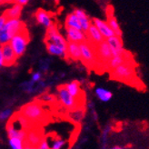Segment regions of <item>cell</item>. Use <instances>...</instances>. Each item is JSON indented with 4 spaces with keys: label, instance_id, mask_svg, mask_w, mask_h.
<instances>
[{
    "label": "cell",
    "instance_id": "cell-1",
    "mask_svg": "<svg viewBox=\"0 0 149 149\" xmlns=\"http://www.w3.org/2000/svg\"><path fill=\"white\" fill-rule=\"evenodd\" d=\"M19 113L28 119L31 123H37L45 119L46 113L38 101H33L25 105L21 108Z\"/></svg>",
    "mask_w": 149,
    "mask_h": 149
},
{
    "label": "cell",
    "instance_id": "cell-2",
    "mask_svg": "<svg viewBox=\"0 0 149 149\" xmlns=\"http://www.w3.org/2000/svg\"><path fill=\"white\" fill-rule=\"evenodd\" d=\"M110 76L112 78L122 81V82H129L133 81L136 77V73L135 66L131 62L125 63L116 66V68L110 70Z\"/></svg>",
    "mask_w": 149,
    "mask_h": 149
},
{
    "label": "cell",
    "instance_id": "cell-3",
    "mask_svg": "<svg viewBox=\"0 0 149 149\" xmlns=\"http://www.w3.org/2000/svg\"><path fill=\"white\" fill-rule=\"evenodd\" d=\"M29 41H30V35L26 27L17 35H15L10 39L9 44L17 57H20L25 54Z\"/></svg>",
    "mask_w": 149,
    "mask_h": 149
},
{
    "label": "cell",
    "instance_id": "cell-4",
    "mask_svg": "<svg viewBox=\"0 0 149 149\" xmlns=\"http://www.w3.org/2000/svg\"><path fill=\"white\" fill-rule=\"evenodd\" d=\"M79 45L81 50V62L87 68H93L97 65L94 50V45L87 40L79 43Z\"/></svg>",
    "mask_w": 149,
    "mask_h": 149
},
{
    "label": "cell",
    "instance_id": "cell-5",
    "mask_svg": "<svg viewBox=\"0 0 149 149\" xmlns=\"http://www.w3.org/2000/svg\"><path fill=\"white\" fill-rule=\"evenodd\" d=\"M57 96L60 104L66 109L74 110L80 107L81 102H79L77 98H74L68 93L65 85L57 86Z\"/></svg>",
    "mask_w": 149,
    "mask_h": 149
},
{
    "label": "cell",
    "instance_id": "cell-6",
    "mask_svg": "<svg viewBox=\"0 0 149 149\" xmlns=\"http://www.w3.org/2000/svg\"><path fill=\"white\" fill-rule=\"evenodd\" d=\"M93 45H94V50L96 57V64H102L107 66L108 61L112 57V52L107 40L104 39L102 42L98 44L95 45L93 44Z\"/></svg>",
    "mask_w": 149,
    "mask_h": 149
},
{
    "label": "cell",
    "instance_id": "cell-7",
    "mask_svg": "<svg viewBox=\"0 0 149 149\" xmlns=\"http://www.w3.org/2000/svg\"><path fill=\"white\" fill-rule=\"evenodd\" d=\"M45 42H50V43L56 44L65 50H66V47H68V41H66L65 37L59 33L58 28L55 23L52 26H50L48 28H47Z\"/></svg>",
    "mask_w": 149,
    "mask_h": 149
},
{
    "label": "cell",
    "instance_id": "cell-8",
    "mask_svg": "<svg viewBox=\"0 0 149 149\" xmlns=\"http://www.w3.org/2000/svg\"><path fill=\"white\" fill-rule=\"evenodd\" d=\"M123 37L113 36L109 37V38L106 39L107 44L109 45L111 52H112V56H117V55H126L129 54V52L124 48V43H123Z\"/></svg>",
    "mask_w": 149,
    "mask_h": 149
},
{
    "label": "cell",
    "instance_id": "cell-9",
    "mask_svg": "<svg viewBox=\"0 0 149 149\" xmlns=\"http://www.w3.org/2000/svg\"><path fill=\"white\" fill-rule=\"evenodd\" d=\"M6 33L8 34L10 36V38L19 33L20 31L23 30L24 28H26V25L23 21H21L19 18H15V19H7L5 26L3 27Z\"/></svg>",
    "mask_w": 149,
    "mask_h": 149
},
{
    "label": "cell",
    "instance_id": "cell-10",
    "mask_svg": "<svg viewBox=\"0 0 149 149\" xmlns=\"http://www.w3.org/2000/svg\"><path fill=\"white\" fill-rule=\"evenodd\" d=\"M0 48H1V51H2L5 66H11L17 63L18 57L15 54V52L9 43H6L5 45L0 46Z\"/></svg>",
    "mask_w": 149,
    "mask_h": 149
},
{
    "label": "cell",
    "instance_id": "cell-11",
    "mask_svg": "<svg viewBox=\"0 0 149 149\" xmlns=\"http://www.w3.org/2000/svg\"><path fill=\"white\" fill-rule=\"evenodd\" d=\"M91 21H92V24L97 27V29L100 31V33L102 34L103 37L105 39H107L109 37L115 36L113 30L111 29V27L109 26L107 21L102 20L100 18H96V17L92 18Z\"/></svg>",
    "mask_w": 149,
    "mask_h": 149
},
{
    "label": "cell",
    "instance_id": "cell-12",
    "mask_svg": "<svg viewBox=\"0 0 149 149\" xmlns=\"http://www.w3.org/2000/svg\"><path fill=\"white\" fill-rule=\"evenodd\" d=\"M44 139L43 135L37 130H29L26 132V136L25 138V146L36 147L38 146L41 141Z\"/></svg>",
    "mask_w": 149,
    "mask_h": 149
},
{
    "label": "cell",
    "instance_id": "cell-13",
    "mask_svg": "<svg viewBox=\"0 0 149 149\" xmlns=\"http://www.w3.org/2000/svg\"><path fill=\"white\" fill-rule=\"evenodd\" d=\"M35 17H36V20L37 23L45 26L46 28H48L50 26L54 24V21H53V18H52L51 14L42 8H39L35 13Z\"/></svg>",
    "mask_w": 149,
    "mask_h": 149
},
{
    "label": "cell",
    "instance_id": "cell-14",
    "mask_svg": "<svg viewBox=\"0 0 149 149\" xmlns=\"http://www.w3.org/2000/svg\"><path fill=\"white\" fill-rule=\"evenodd\" d=\"M66 41L82 43L86 40V35L84 31L77 28H66Z\"/></svg>",
    "mask_w": 149,
    "mask_h": 149
},
{
    "label": "cell",
    "instance_id": "cell-15",
    "mask_svg": "<svg viewBox=\"0 0 149 149\" xmlns=\"http://www.w3.org/2000/svg\"><path fill=\"white\" fill-rule=\"evenodd\" d=\"M66 55H68V59H71L73 61H81V50L79 43L68 42Z\"/></svg>",
    "mask_w": 149,
    "mask_h": 149
},
{
    "label": "cell",
    "instance_id": "cell-16",
    "mask_svg": "<svg viewBox=\"0 0 149 149\" xmlns=\"http://www.w3.org/2000/svg\"><path fill=\"white\" fill-rule=\"evenodd\" d=\"M76 16L77 17L78 20H79V23L81 25V28H82V31H84L85 33L87 32L89 26L92 24V21L91 18L89 17L88 15L86 13L85 10L83 9H80V8H76L73 11Z\"/></svg>",
    "mask_w": 149,
    "mask_h": 149
},
{
    "label": "cell",
    "instance_id": "cell-17",
    "mask_svg": "<svg viewBox=\"0 0 149 149\" xmlns=\"http://www.w3.org/2000/svg\"><path fill=\"white\" fill-rule=\"evenodd\" d=\"M86 35V40L92 44H95V45L102 42L104 39H105L103 37L102 34L100 33V31L97 29V27L93 24L90 25Z\"/></svg>",
    "mask_w": 149,
    "mask_h": 149
},
{
    "label": "cell",
    "instance_id": "cell-18",
    "mask_svg": "<svg viewBox=\"0 0 149 149\" xmlns=\"http://www.w3.org/2000/svg\"><path fill=\"white\" fill-rule=\"evenodd\" d=\"M128 62H131L130 53L126 54V55H117V56H113L111 57L107 66L109 70H112V69L116 68L118 65L125 64V63H128Z\"/></svg>",
    "mask_w": 149,
    "mask_h": 149
},
{
    "label": "cell",
    "instance_id": "cell-19",
    "mask_svg": "<svg viewBox=\"0 0 149 149\" xmlns=\"http://www.w3.org/2000/svg\"><path fill=\"white\" fill-rule=\"evenodd\" d=\"M66 90L68 91V93L74 96V98H77L79 102H81V95L83 94V91L81 90L80 87V83L77 80H73L68 84H65Z\"/></svg>",
    "mask_w": 149,
    "mask_h": 149
},
{
    "label": "cell",
    "instance_id": "cell-20",
    "mask_svg": "<svg viewBox=\"0 0 149 149\" xmlns=\"http://www.w3.org/2000/svg\"><path fill=\"white\" fill-rule=\"evenodd\" d=\"M46 43V47L47 52L52 55V56H59V57H62L65 60H68V55H66V50L63 49L62 47H60L59 46L53 43H50V42H45Z\"/></svg>",
    "mask_w": 149,
    "mask_h": 149
},
{
    "label": "cell",
    "instance_id": "cell-21",
    "mask_svg": "<svg viewBox=\"0 0 149 149\" xmlns=\"http://www.w3.org/2000/svg\"><path fill=\"white\" fill-rule=\"evenodd\" d=\"M50 149H69L70 146L66 140L59 136H53L50 139H47Z\"/></svg>",
    "mask_w": 149,
    "mask_h": 149
},
{
    "label": "cell",
    "instance_id": "cell-22",
    "mask_svg": "<svg viewBox=\"0 0 149 149\" xmlns=\"http://www.w3.org/2000/svg\"><path fill=\"white\" fill-rule=\"evenodd\" d=\"M107 24L109 25V26L111 27V29L113 30L115 36H120V37H123V31L119 26V23L116 19V17H115L114 13H107Z\"/></svg>",
    "mask_w": 149,
    "mask_h": 149
},
{
    "label": "cell",
    "instance_id": "cell-23",
    "mask_svg": "<svg viewBox=\"0 0 149 149\" xmlns=\"http://www.w3.org/2000/svg\"><path fill=\"white\" fill-rule=\"evenodd\" d=\"M22 11H23V6L15 4L13 6H11L10 8L6 9L3 15L6 17V19H15V18H20Z\"/></svg>",
    "mask_w": 149,
    "mask_h": 149
},
{
    "label": "cell",
    "instance_id": "cell-24",
    "mask_svg": "<svg viewBox=\"0 0 149 149\" xmlns=\"http://www.w3.org/2000/svg\"><path fill=\"white\" fill-rule=\"evenodd\" d=\"M65 28H77V29H79V30H82L79 20L74 12L68 14V16H66L65 21Z\"/></svg>",
    "mask_w": 149,
    "mask_h": 149
},
{
    "label": "cell",
    "instance_id": "cell-25",
    "mask_svg": "<svg viewBox=\"0 0 149 149\" xmlns=\"http://www.w3.org/2000/svg\"><path fill=\"white\" fill-rule=\"evenodd\" d=\"M95 93L96 97H97L101 102H104V103L109 102L112 99V97H113V94H112V92L104 87L95 88Z\"/></svg>",
    "mask_w": 149,
    "mask_h": 149
},
{
    "label": "cell",
    "instance_id": "cell-26",
    "mask_svg": "<svg viewBox=\"0 0 149 149\" xmlns=\"http://www.w3.org/2000/svg\"><path fill=\"white\" fill-rule=\"evenodd\" d=\"M9 146L11 149H24L25 140L18 137H9Z\"/></svg>",
    "mask_w": 149,
    "mask_h": 149
},
{
    "label": "cell",
    "instance_id": "cell-27",
    "mask_svg": "<svg viewBox=\"0 0 149 149\" xmlns=\"http://www.w3.org/2000/svg\"><path fill=\"white\" fill-rule=\"evenodd\" d=\"M10 36H8V34L6 33V31L4 28L0 29V46L2 45H5L6 43H9L10 41Z\"/></svg>",
    "mask_w": 149,
    "mask_h": 149
},
{
    "label": "cell",
    "instance_id": "cell-28",
    "mask_svg": "<svg viewBox=\"0 0 149 149\" xmlns=\"http://www.w3.org/2000/svg\"><path fill=\"white\" fill-rule=\"evenodd\" d=\"M12 116V110L10 108H6L0 112V121H5L9 119Z\"/></svg>",
    "mask_w": 149,
    "mask_h": 149
},
{
    "label": "cell",
    "instance_id": "cell-29",
    "mask_svg": "<svg viewBox=\"0 0 149 149\" xmlns=\"http://www.w3.org/2000/svg\"><path fill=\"white\" fill-rule=\"evenodd\" d=\"M54 99H55V97L50 94H43L39 97V101H42L45 103H51L54 101Z\"/></svg>",
    "mask_w": 149,
    "mask_h": 149
},
{
    "label": "cell",
    "instance_id": "cell-30",
    "mask_svg": "<svg viewBox=\"0 0 149 149\" xmlns=\"http://www.w3.org/2000/svg\"><path fill=\"white\" fill-rule=\"evenodd\" d=\"M39 68L42 72H47L49 68V61L47 60H43L39 64Z\"/></svg>",
    "mask_w": 149,
    "mask_h": 149
},
{
    "label": "cell",
    "instance_id": "cell-31",
    "mask_svg": "<svg viewBox=\"0 0 149 149\" xmlns=\"http://www.w3.org/2000/svg\"><path fill=\"white\" fill-rule=\"evenodd\" d=\"M42 78V74L40 71H37L32 74V77H31V80L33 82H39Z\"/></svg>",
    "mask_w": 149,
    "mask_h": 149
},
{
    "label": "cell",
    "instance_id": "cell-32",
    "mask_svg": "<svg viewBox=\"0 0 149 149\" xmlns=\"http://www.w3.org/2000/svg\"><path fill=\"white\" fill-rule=\"evenodd\" d=\"M38 147H39V149H50L49 145H48V143H47V139H45V138L41 141V143L39 144Z\"/></svg>",
    "mask_w": 149,
    "mask_h": 149
},
{
    "label": "cell",
    "instance_id": "cell-33",
    "mask_svg": "<svg viewBox=\"0 0 149 149\" xmlns=\"http://www.w3.org/2000/svg\"><path fill=\"white\" fill-rule=\"evenodd\" d=\"M6 20H7L6 17L2 14L1 16H0V29H2L5 26V24H6Z\"/></svg>",
    "mask_w": 149,
    "mask_h": 149
},
{
    "label": "cell",
    "instance_id": "cell-34",
    "mask_svg": "<svg viewBox=\"0 0 149 149\" xmlns=\"http://www.w3.org/2000/svg\"><path fill=\"white\" fill-rule=\"evenodd\" d=\"M108 132H109V127H107L105 130H104V132H103V136H102V138H103L104 144H106V141H107V135H108Z\"/></svg>",
    "mask_w": 149,
    "mask_h": 149
},
{
    "label": "cell",
    "instance_id": "cell-35",
    "mask_svg": "<svg viewBox=\"0 0 149 149\" xmlns=\"http://www.w3.org/2000/svg\"><path fill=\"white\" fill-rule=\"evenodd\" d=\"M28 2H29V0H15V1H14L15 4H18V5L22 6H24L26 4H28Z\"/></svg>",
    "mask_w": 149,
    "mask_h": 149
},
{
    "label": "cell",
    "instance_id": "cell-36",
    "mask_svg": "<svg viewBox=\"0 0 149 149\" xmlns=\"http://www.w3.org/2000/svg\"><path fill=\"white\" fill-rule=\"evenodd\" d=\"M4 65V58H3V55H2V51L1 48H0V68H2Z\"/></svg>",
    "mask_w": 149,
    "mask_h": 149
},
{
    "label": "cell",
    "instance_id": "cell-37",
    "mask_svg": "<svg viewBox=\"0 0 149 149\" xmlns=\"http://www.w3.org/2000/svg\"><path fill=\"white\" fill-rule=\"evenodd\" d=\"M24 149H39V147L38 146H36V147H32V146H25L24 147Z\"/></svg>",
    "mask_w": 149,
    "mask_h": 149
},
{
    "label": "cell",
    "instance_id": "cell-38",
    "mask_svg": "<svg viewBox=\"0 0 149 149\" xmlns=\"http://www.w3.org/2000/svg\"><path fill=\"white\" fill-rule=\"evenodd\" d=\"M15 0H4L5 3H7V4H10V3H14Z\"/></svg>",
    "mask_w": 149,
    "mask_h": 149
},
{
    "label": "cell",
    "instance_id": "cell-39",
    "mask_svg": "<svg viewBox=\"0 0 149 149\" xmlns=\"http://www.w3.org/2000/svg\"><path fill=\"white\" fill-rule=\"evenodd\" d=\"M110 149H124V148L121 147V146H114V147H112V148H110Z\"/></svg>",
    "mask_w": 149,
    "mask_h": 149
},
{
    "label": "cell",
    "instance_id": "cell-40",
    "mask_svg": "<svg viewBox=\"0 0 149 149\" xmlns=\"http://www.w3.org/2000/svg\"><path fill=\"white\" fill-rule=\"evenodd\" d=\"M3 4H5L4 0H0V5H3Z\"/></svg>",
    "mask_w": 149,
    "mask_h": 149
}]
</instances>
